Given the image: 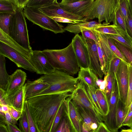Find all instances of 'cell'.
<instances>
[{
  "label": "cell",
  "instance_id": "obj_1",
  "mask_svg": "<svg viewBox=\"0 0 132 132\" xmlns=\"http://www.w3.org/2000/svg\"><path fill=\"white\" fill-rule=\"evenodd\" d=\"M70 94H44L26 101L37 132H51L59 108Z\"/></svg>",
  "mask_w": 132,
  "mask_h": 132
},
{
  "label": "cell",
  "instance_id": "obj_2",
  "mask_svg": "<svg viewBox=\"0 0 132 132\" xmlns=\"http://www.w3.org/2000/svg\"><path fill=\"white\" fill-rule=\"evenodd\" d=\"M53 68L73 76L79 70L72 42L66 47L59 50L46 49L42 51Z\"/></svg>",
  "mask_w": 132,
  "mask_h": 132
},
{
  "label": "cell",
  "instance_id": "obj_3",
  "mask_svg": "<svg viewBox=\"0 0 132 132\" xmlns=\"http://www.w3.org/2000/svg\"><path fill=\"white\" fill-rule=\"evenodd\" d=\"M40 78L50 86L36 96L47 94H71L77 87L80 82L77 78L55 69Z\"/></svg>",
  "mask_w": 132,
  "mask_h": 132
},
{
  "label": "cell",
  "instance_id": "obj_4",
  "mask_svg": "<svg viewBox=\"0 0 132 132\" xmlns=\"http://www.w3.org/2000/svg\"><path fill=\"white\" fill-rule=\"evenodd\" d=\"M119 0H94L85 19L87 20L97 18L98 23L112 22L117 25L116 14L119 9Z\"/></svg>",
  "mask_w": 132,
  "mask_h": 132
},
{
  "label": "cell",
  "instance_id": "obj_5",
  "mask_svg": "<svg viewBox=\"0 0 132 132\" xmlns=\"http://www.w3.org/2000/svg\"><path fill=\"white\" fill-rule=\"evenodd\" d=\"M23 7L17 8L10 23L8 35L21 46L31 52L27 23Z\"/></svg>",
  "mask_w": 132,
  "mask_h": 132
},
{
  "label": "cell",
  "instance_id": "obj_6",
  "mask_svg": "<svg viewBox=\"0 0 132 132\" xmlns=\"http://www.w3.org/2000/svg\"><path fill=\"white\" fill-rule=\"evenodd\" d=\"M23 12L28 19L43 29L50 30L55 34L62 33L65 31L63 26L45 14L38 8L26 6L24 8Z\"/></svg>",
  "mask_w": 132,
  "mask_h": 132
},
{
  "label": "cell",
  "instance_id": "obj_7",
  "mask_svg": "<svg viewBox=\"0 0 132 132\" xmlns=\"http://www.w3.org/2000/svg\"><path fill=\"white\" fill-rule=\"evenodd\" d=\"M70 97L76 105L80 106L89 111L101 122H103V117L98 112L91 102L82 82L70 94Z\"/></svg>",
  "mask_w": 132,
  "mask_h": 132
},
{
  "label": "cell",
  "instance_id": "obj_8",
  "mask_svg": "<svg viewBox=\"0 0 132 132\" xmlns=\"http://www.w3.org/2000/svg\"><path fill=\"white\" fill-rule=\"evenodd\" d=\"M119 99L117 85L115 77L114 79L112 90L108 101L109 112L103 117V122L111 131L115 132L118 130L116 121V114L117 104Z\"/></svg>",
  "mask_w": 132,
  "mask_h": 132
},
{
  "label": "cell",
  "instance_id": "obj_9",
  "mask_svg": "<svg viewBox=\"0 0 132 132\" xmlns=\"http://www.w3.org/2000/svg\"><path fill=\"white\" fill-rule=\"evenodd\" d=\"M128 64L121 60L116 72L115 73L118 90L119 98L125 105L128 90Z\"/></svg>",
  "mask_w": 132,
  "mask_h": 132
},
{
  "label": "cell",
  "instance_id": "obj_10",
  "mask_svg": "<svg viewBox=\"0 0 132 132\" xmlns=\"http://www.w3.org/2000/svg\"><path fill=\"white\" fill-rule=\"evenodd\" d=\"M0 54L9 58L18 67L31 72H36L28 60L18 51L0 41Z\"/></svg>",
  "mask_w": 132,
  "mask_h": 132
},
{
  "label": "cell",
  "instance_id": "obj_11",
  "mask_svg": "<svg viewBox=\"0 0 132 132\" xmlns=\"http://www.w3.org/2000/svg\"><path fill=\"white\" fill-rule=\"evenodd\" d=\"M94 0H62L59 3L66 11L85 18Z\"/></svg>",
  "mask_w": 132,
  "mask_h": 132
},
{
  "label": "cell",
  "instance_id": "obj_12",
  "mask_svg": "<svg viewBox=\"0 0 132 132\" xmlns=\"http://www.w3.org/2000/svg\"><path fill=\"white\" fill-rule=\"evenodd\" d=\"M72 42L80 68L89 67V60L88 50L82 36L76 34Z\"/></svg>",
  "mask_w": 132,
  "mask_h": 132
},
{
  "label": "cell",
  "instance_id": "obj_13",
  "mask_svg": "<svg viewBox=\"0 0 132 132\" xmlns=\"http://www.w3.org/2000/svg\"><path fill=\"white\" fill-rule=\"evenodd\" d=\"M29 60L36 69V72L38 74H47L54 69L42 51L32 50L31 53Z\"/></svg>",
  "mask_w": 132,
  "mask_h": 132
},
{
  "label": "cell",
  "instance_id": "obj_14",
  "mask_svg": "<svg viewBox=\"0 0 132 132\" xmlns=\"http://www.w3.org/2000/svg\"><path fill=\"white\" fill-rule=\"evenodd\" d=\"M82 37L88 52L89 60V68L98 77L102 78L104 74L101 68L96 42L93 40L86 39Z\"/></svg>",
  "mask_w": 132,
  "mask_h": 132
},
{
  "label": "cell",
  "instance_id": "obj_15",
  "mask_svg": "<svg viewBox=\"0 0 132 132\" xmlns=\"http://www.w3.org/2000/svg\"><path fill=\"white\" fill-rule=\"evenodd\" d=\"M44 13L51 17H63L77 21L81 23L87 22V20L78 16L70 13L60 6L57 0H54L51 5L39 8Z\"/></svg>",
  "mask_w": 132,
  "mask_h": 132
},
{
  "label": "cell",
  "instance_id": "obj_16",
  "mask_svg": "<svg viewBox=\"0 0 132 132\" xmlns=\"http://www.w3.org/2000/svg\"><path fill=\"white\" fill-rule=\"evenodd\" d=\"M26 77V73L21 69L16 70L10 75L6 90L7 97L13 95L24 85Z\"/></svg>",
  "mask_w": 132,
  "mask_h": 132
},
{
  "label": "cell",
  "instance_id": "obj_17",
  "mask_svg": "<svg viewBox=\"0 0 132 132\" xmlns=\"http://www.w3.org/2000/svg\"><path fill=\"white\" fill-rule=\"evenodd\" d=\"M75 105L79 113L81 122L85 128L90 132H94L96 130L102 122L85 108Z\"/></svg>",
  "mask_w": 132,
  "mask_h": 132
},
{
  "label": "cell",
  "instance_id": "obj_18",
  "mask_svg": "<svg viewBox=\"0 0 132 132\" xmlns=\"http://www.w3.org/2000/svg\"><path fill=\"white\" fill-rule=\"evenodd\" d=\"M25 101L36 96L48 88L49 85L40 78L33 81L28 80L24 85Z\"/></svg>",
  "mask_w": 132,
  "mask_h": 132
},
{
  "label": "cell",
  "instance_id": "obj_19",
  "mask_svg": "<svg viewBox=\"0 0 132 132\" xmlns=\"http://www.w3.org/2000/svg\"><path fill=\"white\" fill-rule=\"evenodd\" d=\"M70 96L67 98L64 101L66 111L75 132H81V118L77 107Z\"/></svg>",
  "mask_w": 132,
  "mask_h": 132
},
{
  "label": "cell",
  "instance_id": "obj_20",
  "mask_svg": "<svg viewBox=\"0 0 132 132\" xmlns=\"http://www.w3.org/2000/svg\"><path fill=\"white\" fill-rule=\"evenodd\" d=\"M109 24L104 22L100 24L95 21H92L77 24L68 23L64 28L65 30L77 34L82 32L88 30H94L99 27L109 25Z\"/></svg>",
  "mask_w": 132,
  "mask_h": 132
},
{
  "label": "cell",
  "instance_id": "obj_21",
  "mask_svg": "<svg viewBox=\"0 0 132 132\" xmlns=\"http://www.w3.org/2000/svg\"><path fill=\"white\" fill-rule=\"evenodd\" d=\"M77 78L79 81L82 80L86 82L94 88H99L98 77L89 68H80Z\"/></svg>",
  "mask_w": 132,
  "mask_h": 132
},
{
  "label": "cell",
  "instance_id": "obj_22",
  "mask_svg": "<svg viewBox=\"0 0 132 132\" xmlns=\"http://www.w3.org/2000/svg\"><path fill=\"white\" fill-rule=\"evenodd\" d=\"M24 85L13 95L7 97L8 106L22 112L25 102Z\"/></svg>",
  "mask_w": 132,
  "mask_h": 132
},
{
  "label": "cell",
  "instance_id": "obj_23",
  "mask_svg": "<svg viewBox=\"0 0 132 132\" xmlns=\"http://www.w3.org/2000/svg\"><path fill=\"white\" fill-rule=\"evenodd\" d=\"M0 41L18 51L29 60L31 52L21 46L0 29Z\"/></svg>",
  "mask_w": 132,
  "mask_h": 132
},
{
  "label": "cell",
  "instance_id": "obj_24",
  "mask_svg": "<svg viewBox=\"0 0 132 132\" xmlns=\"http://www.w3.org/2000/svg\"><path fill=\"white\" fill-rule=\"evenodd\" d=\"M5 57L0 54V88L6 91L10 75L6 69Z\"/></svg>",
  "mask_w": 132,
  "mask_h": 132
},
{
  "label": "cell",
  "instance_id": "obj_25",
  "mask_svg": "<svg viewBox=\"0 0 132 132\" xmlns=\"http://www.w3.org/2000/svg\"><path fill=\"white\" fill-rule=\"evenodd\" d=\"M98 104L104 116L109 113V105L107 97L104 92L100 88L97 89L95 91Z\"/></svg>",
  "mask_w": 132,
  "mask_h": 132
},
{
  "label": "cell",
  "instance_id": "obj_26",
  "mask_svg": "<svg viewBox=\"0 0 132 132\" xmlns=\"http://www.w3.org/2000/svg\"><path fill=\"white\" fill-rule=\"evenodd\" d=\"M80 81L82 82L87 94L96 110L101 116L103 117L98 104L97 98L96 95L95 91L96 89L92 87L86 82L82 80Z\"/></svg>",
  "mask_w": 132,
  "mask_h": 132
},
{
  "label": "cell",
  "instance_id": "obj_27",
  "mask_svg": "<svg viewBox=\"0 0 132 132\" xmlns=\"http://www.w3.org/2000/svg\"><path fill=\"white\" fill-rule=\"evenodd\" d=\"M55 132H75L68 118L66 109Z\"/></svg>",
  "mask_w": 132,
  "mask_h": 132
},
{
  "label": "cell",
  "instance_id": "obj_28",
  "mask_svg": "<svg viewBox=\"0 0 132 132\" xmlns=\"http://www.w3.org/2000/svg\"><path fill=\"white\" fill-rule=\"evenodd\" d=\"M125 108V105L119 98L117 104L116 114V124L118 129L121 127L126 117Z\"/></svg>",
  "mask_w": 132,
  "mask_h": 132
},
{
  "label": "cell",
  "instance_id": "obj_29",
  "mask_svg": "<svg viewBox=\"0 0 132 132\" xmlns=\"http://www.w3.org/2000/svg\"><path fill=\"white\" fill-rule=\"evenodd\" d=\"M15 13H0V29L8 35L11 19Z\"/></svg>",
  "mask_w": 132,
  "mask_h": 132
},
{
  "label": "cell",
  "instance_id": "obj_30",
  "mask_svg": "<svg viewBox=\"0 0 132 132\" xmlns=\"http://www.w3.org/2000/svg\"><path fill=\"white\" fill-rule=\"evenodd\" d=\"M129 84L126 101L125 105L126 117L127 115L129 107L132 102V66L128 64Z\"/></svg>",
  "mask_w": 132,
  "mask_h": 132
},
{
  "label": "cell",
  "instance_id": "obj_31",
  "mask_svg": "<svg viewBox=\"0 0 132 132\" xmlns=\"http://www.w3.org/2000/svg\"><path fill=\"white\" fill-rule=\"evenodd\" d=\"M17 8L13 0H0V13H15Z\"/></svg>",
  "mask_w": 132,
  "mask_h": 132
},
{
  "label": "cell",
  "instance_id": "obj_32",
  "mask_svg": "<svg viewBox=\"0 0 132 132\" xmlns=\"http://www.w3.org/2000/svg\"><path fill=\"white\" fill-rule=\"evenodd\" d=\"M112 39L115 46L125 57L129 64L132 66V50L118 41Z\"/></svg>",
  "mask_w": 132,
  "mask_h": 132
},
{
  "label": "cell",
  "instance_id": "obj_33",
  "mask_svg": "<svg viewBox=\"0 0 132 132\" xmlns=\"http://www.w3.org/2000/svg\"><path fill=\"white\" fill-rule=\"evenodd\" d=\"M66 109V106L64 101L58 111L54 120L51 132H55L62 117L65 112Z\"/></svg>",
  "mask_w": 132,
  "mask_h": 132
},
{
  "label": "cell",
  "instance_id": "obj_34",
  "mask_svg": "<svg viewBox=\"0 0 132 132\" xmlns=\"http://www.w3.org/2000/svg\"><path fill=\"white\" fill-rule=\"evenodd\" d=\"M106 83L104 92L107 97L108 102L110 99L112 89L113 82L115 77V74L110 72H108L106 76Z\"/></svg>",
  "mask_w": 132,
  "mask_h": 132
},
{
  "label": "cell",
  "instance_id": "obj_35",
  "mask_svg": "<svg viewBox=\"0 0 132 132\" xmlns=\"http://www.w3.org/2000/svg\"><path fill=\"white\" fill-rule=\"evenodd\" d=\"M54 0H28L26 6L38 8L46 7L51 4Z\"/></svg>",
  "mask_w": 132,
  "mask_h": 132
},
{
  "label": "cell",
  "instance_id": "obj_36",
  "mask_svg": "<svg viewBox=\"0 0 132 132\" xmlns=\"http://www.w3.org/2000/svg\"><path fill=\"white\" fill-rule=\"evenodd\" d=\"M19 120V129L22 132H29L28 119L24 106L22 116Z\"/></svg>",
  "mask_w": 132,
  "mask_h": 132
},
{
  "label": "cell",
  "instance_id": "obj_37",
  "mask_svg": "<svg viewBox=\"0 0 132 132\" xmlns=\"http://www.w3.org/2000/svg\"><path fill=\"white\" fill-rule=\"evenodd\" d=\"M102 34L106 35H118L114 28V24L105 26L95 28L94 30Z\"/></svg>",
  "mask_w": 132,
  "mask_h": 132
},
{
  "label": "cell",
  "instance_id": "obj_38",
  "mask_svg": "<svg viewBox=\"0 0 132 132\" xmlns=\"http://www.w3.org/2000/svg\"><path fill=\"white\" fill-rule=\"evenodd\" d=\"M119 10L124 20L127 22L129 15L127 0H119Z\"/></svg>",
  "mask_w": 132,
  "mask_h": 132
},
{
  "label": "cell",
  "instance_id": "obj_39",
  "mask_svg": "<svg viewBox=\"0 0 132 132\" xmlns=\"http://www.w3.org/2000/svg\"><path fill=\"white\" fill-rule=\"evenodd\" d=\"M108 42L109 44L112 51L115 55L117 57L120 59L122 61L125 62L128 64H129L128 62L125 57L120 50L115 46L112 39L109 38L108 36Z\"/></svg>",
  "mask_w": 132,
  "mask_h": 132
},
{
  "label": "cell",
  "instance_id": "obj_40",
  "mask_svg": "<svg viewBox=\"0 0 132 132\" xmlns=\"http://www.w3.org/2000/svg\"><path fill=\"white\" fill-rule=\"evenodd\" d=\"M24 106L27 117L29 132H37L35 123L29 112L26 101L25 102Z\"/></svg>",
  "mask_w": 132,
  "mask_h": 132
},
{
  "label": "cell",
  "instance_id": "obj_41",
  "mask_svg": "<svg viewBox=\"0 0 132 132\" xmlns=\"http://www.w3.org/2000/svg\"><path fill=\"white\" fill-rule=\"evenodd\" d=\"M111 39L115 40L132 50V43L125 39L119 35H107Z\"/></svg>",
  "mask_w": 132,
  "mask_h": 132
},
{
  "label": "cell",
  "instance_id": "obj_42",
  "mask_svg": "<svg viewBox=\"0 0 132 132\" xmlns=\"http://www.w3.org/2000/svg\"><path fill=\"white\" fill-rule=\"evenodd\" d=\"M116 21L117 23L116 25L119 27L126 33L128 34L127 32L126 22L121 13L119 9L116 13Z\"/></svg>",
  "mask_w": 132,
  "mask_h": 132
},
{
  "label": "cell",
  "instance_id": "obj_43",
  "mask_svg": "<svg viewBox=\"0 0 132 132\" xmlns=\"http://www.w3.org/2000/svg\"><path fill=\"white\" fill-rule=\"evenodd\" d=\"M121 60L120 59L117 57L114 58L110 62L108 72H111L115 74Z\"/></svg>",
  "mask_w": 132,
  "mask_h": 132
},
{
  "label": "cell",
  "instance_id": "obj_44",
  "mask_svg": "<svg viewBox=\"0 0 132 132\" xmlns=\"http://www.w3.org/2000/svg\"><path fill=\"white\" fill-rule=\"evenodd\" d=\"M82 36L86 39L92 40L96 43L99 40L96 35L92 30H88L82 32Z\"/></svg>",
  "mask_w": 132,
  "mask_h": 132
},
{
  "label": "cell",
  "instance_id": "obj_45",
  "mask_svg": "<svg viewBox=\"0 0 132 132\" xmlns=\"http://www.w3.org/2000/svg\"><path fill=\"white\" fill-rule=\"evenodd\" d=\"M52 18L57 22L74 24L81 23L77 21L64 17H53Z\"/></svg>",
  "mask_w": 132,
  "mask_h": 132
},
{
  "label": "cell",
  "instance_id": "obj_46",
  "mask_svg": "<svg viewBox=\"0 0 132 132\" xmlns=\"http://www.w3.org/2000/svg\"><path fill=\"white\" fill-rule=\"evenodd\" d=\"M114 28L118 35L122 37L126 40L132 43V39L128 34L126 33L119 27L116 25L114 24Z\"/></svg>",
  "mask_w": 132,
  "mask_h": 132
},
{
  "label": "cell",
  "instance_id": "obj_47",
  "mask_svg": "<svg viewBox=\"0 0 132 132\" xmlns=\"http://www.w3.org/2000/svg\"><path fill=\"white\" fill-rule=\"evenodd\" d=\"M9 112L12 117L18 121L22 116V112L19 111L12 107H10Z\"/></svg>",
  "mask_w": 132,
  "mask_h": 132
},
{
  "label": "cell",
  "instance_id": "obj_48",
  "mask_svg": "<svg viewBox=\"0 0 132 132\" xmlns=\"http://www.w3.org/2000/svg\"><path fill=\"white\" fill-rule=\"evenodd\" d=\"M5 124L6 125L7 124L16 125L17 124V121L12 117L9 112L5 113Z\"/></svg>",
  "mask_w": 132,
  "mask_h": 132
},
{
  "label": "cell",
  "instance_id": "obj_49",
  "mask_svg": "<svg viewBox=\"0 0 132 132\" xmlns=\"http://www.w3.org/2000/svg\"><path fill=\"white\" fill-rule=\"evenodd\" d=\"M132 123V111L128 113L125 118L121 125L130 127Z\"/></svg>",
  "mask_w": 132,
  "mask_h": 132
},
{
  "label": "cell",
  "instance_id": "obj_50",
  "mask_svg": "<svg viewBox=\"0 0 132 132\" xmlns=\"http://www.w3.org/2000/svg\"><path fill=\"white\" fill-rule=\"evenodd\" d=\"M0 104L8 106L7 97L6 95V91L1 88H0Z\"/></svg>",
  "mask_w": 132,
  "mask_h": 132
},
{
  "label": "cell",
  "instance_id": "obj_51",
  "mask_svg": "<svg viewBox=\"0 0 132 132\" xmlns=\"http://www.w3.org/2000/svg\"><path fill=\"white\" fill-rule=\"evenodd\" d=\"M126 25L127 32L132 39V18L129 13L128 20L126 22Z\"/></svg>",
  "mask_w": 132,
  "mask_h": 132
},
{
  "label": "cell",
  "instance_id": "obj_52",
  "mask_svg": "<svg viewBox=\"0 0 132 132\" xmlns=\"http://www.w3.org/2000/svg\"><path fill=\"white\" fill-rule=\"evenodd\" d=\"M28 0H13L15 5L17 7H24L26 6Z\"/></svg>",
  "mask_w": 132,
  "mask_h": 132
},
{
  "label": "cell",
  "instance_id": "obj_53",
  "mask_svg": "<svg viewBox=\"0 0 132 132\" xmlns=\"http://www.w3.org/2000/svg\"><path fill=\"white\" fill-rule=\"evenodd\" d=\"M6 126L8 132H22L15 125L7 124Z\"/></svg>",
  "mask_w": 132,
  "mask_h": 132
},
{
  "label": "cell",
  "instance_id": "obj_54",
  "mask_svg": "<svg viewBox=\"0 0 132 132\" xmlns=\"http://www.w3.org/2000/svg\"><path fill=\"white\" fill-rule=\"evenodd\" d=\"M94 132H112L103 122L101 123L98 128Z\"/></svg>",
  "mask_w": 132,
  "mask_h": 132
},
{
  "label": "cell",
  "instance_id": "obj_55",
  "mask_svg": "<svg viewBox=\"0 0 132 132\" xmlns=\"http://www.w3.org/2000/svg\"><path fill=\"white\" fill-rule=\"evenodd\" d=\"M0 111L4 113L9 112L10 107L7 105L0 104Z\"/></svg>",
  "mask_w": 132,
  "mask_h": 132
},
{
  "label": "cell",
  "instance_id": "obj_56",
  "mask_svg": "<svg viewBox=\"0 0 132 132\" xmlns=\"http://www.w3.org/2000/svg\"><path fill=\"white\" fill-rule=\"evenodd\" d=\"M129 12L132 18V0H127Z\"/></svg>",
  "mask_w": 132,
  "mask_h": 132
},
{
  "label": "cell",
  "instance_id": "obj_57",
  "mask_svg": "<svg viewBox=\"0 0 132 132\" xmlns=\"http://www.w3.org/2000/svg\"><path fill=\"white\" fill-rule=\"evenodd\" d=\"M0 132H8L6 125L0 124Z\"/></svg>",
  "mask_w": 132,
  "mask_h": 132
},
{
  "label": "cell",
  "instance_id": "obj_58",
  "mask_svg": "<svg viewBox=\"0 0 132 132\" xmlns=\"http://www.w3.org/2000/svg\"><path fill=\"white\" fill-rule=\"evenodd\" d=\"M81 132H90L84 126L81 122L80 124Z\"/></svg>",
  "mask_w": 132,
  "mask_h": 132
},
{
  "label": "cell",
  "instance_id": "obj_59",
  "mask_svg": "<svg viewBox=\"0 0 132 132\" xmlns=\"http://www.w3.org/2000/svg\"><path fill=\"white\" fill-rule=\"evenodd\" d=\"M119 132H132V129H122L121 131Z\"/></svg>",
  "mask_w": 132,
  "mask_h": 132
},
{
  "label": "cell",
  "instance_id": "obj_60",
  "mask_svg": "<svg viewBox=\"0 0 132 132\" xmlns=\"http://www.w3.org/2000/svg\"><path fill=\"white\" fill-rule=\"evenodd\" d=\"M132 111V102H131L128 109L127 114Z\"/></svg>",
  "mask_w": 132,
  "mask_h": 132
},
{
  "label": "cell",
  "instance_id": "obj_61",
  "mask_svg": "<svg viewBox=\"0 0 132 132\" xmlns=\"http://www.w3.org/2000/svg\"><path fill=\"white\" fill-rule=\"evenodd\" d=\"M130 129H132V123L131 124V127H130Z\"/></svg>",
  "mask_w": 132,
  "mask_h": 132
}]
</instances>
